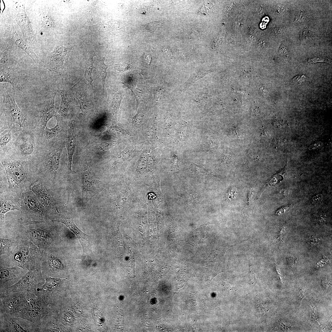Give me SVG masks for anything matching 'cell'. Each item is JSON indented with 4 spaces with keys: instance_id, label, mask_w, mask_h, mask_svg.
<instances>
[{
    "instance_id": "cell-23",
    "label": "cell",
    "mask_w": 332,
    "mask_h": 332,
    "mask_svg": "<svg viewBox=\"0 0 332 332\" xmlns=\"http://www.w3.org/2000/svg\"><path fill=\"white\" fill-rule=\"evenodd\" d=\"M18 268L17 267L11 268L0 267V287L4 286L5 283L16 278L18 276Z\"/></svg>"
},
{
    "instance_id": "cell-33",
    "label": "cell",
    "mask_w": 332,
    "mask_h": 332,
    "mask_svg": "<svg viewBox=\"0 0 332 332\" xmlns=\"http://www.w3.org/2000/svg\"><path fill=\"white\" fill-rule=\"evenodd\" d=\"M306 16V14L305 12L303 10H302L294 18V21L297 23H301L305 20Z\"/></svg>"
},
{
    "instance_id": "cell-39",
    "label": "cell",
    "mask_w": 332,
    "mask_h": 332,
    "mask_svg": "<svg viewBox=\"0 0 332 332\" xmlns=\"http://www.w3.org/2000/svg\"><path fill=\"white\" fill-rule=\"evenodd\" d=\"M310 34V31L309 29L306 28L303 29L301 32L300 37L303 39H306L309 38Z\"/></svg>"
},
{
    "instance_id": "cell-35",
    "label": "cell",
    "mask_w": 332,
    "mask_h": 332,
    "mask_svg": "<svg viewBox=\"0 0 332 332\" xmlns=\"http://www.w3.org/2000/svg\"><path fill=\"white\" fill-rule=\"evenodd\" d=\"M320 239L315 235H312L309 238L307 243L311 246H313L318 244L320 242Z\"/></svg>"
},
{
    "instance_id": "cell-3",
    "label": "cell",
    "mask_w": 332,
    "mask_h": 332,
    "mask_svg": "<svg viewBox=\"0 0 332 332\" xmlns=\"http://www.w3.org/2000/svg\"><path fill=\"white\" fill-rule=\"evenodd\" d=\"M3 98L0 109V133L15 124L19 125L20 129L35 127L28 121L26 115L16 104L13 94L6 88L3 89Z\"/></svg>"
},
{
    "instance_id": "cell-47",
    "label": "cell",
    "mask_w": 332,
    "mask_h": 332,
    "mask_svg": "<svg viewBox=\"0 0 332 332\" xmlns=\"http://www.w3.org/2000/svg\"><path fill=\"white\" fill-rule=\"evenodd\" d=\"M277 9L280 12H283L285 11L286 7L284 5L281 4L277 6Z\"/></svg>"
},
{
    "instance_id": "cell-38",
    "label": "cell",
    "mask_w": 332,
    "mask_h": 332,
    "mask_svg": "<svg viewBox=\"0 0 332 332\" xmlns=\"http://www.w3.org/2000/svg\"><path fill=\"white\" fill-rule=\"evenodd\" d=\"M323 196L322 194H318L314 196L312 199V203L317 204L320 202L322 200Z\"/></svg>"
},
{
    "instance_id": "cell-10",
    "label": "cell",
    "mask_w": 332,
    "mask_h": 332,
    "mask_svg": "<svg viewBox=\"0 0 332 332\" xmlns=\"http://www.w3.org/2000/svg\"><path fill=\"white\" fill-rule=\"evenodd\" d=\"M4 316L3 321L1 322V332H25L39 330L38 326L32 322L28 323L29 321L25 318L6 314H4Z\"/></svg>"
},
{
    "instance_id": "cell-46",
    "label": "cell",
    "mask_w": 332,
    "mask_h": 332,
    "mask_svg": "<svg viewBox=\"0 0 332 332\" xmlns=\"http://www.w3.org/2000/svg\"><path fill=\"white\" fill-rule=\"evenodd\" d=\"M14 259L18 262H22V255L20 252L16 254L14 256Z\"/></svg>"
},
{
    "instance_id": "cell-27",
    "label": "cell",
    "mask_w": 332,
    "mask_h": 332,
    "mask_svg": "<svg viewBox=\"0 0 332 332\" xmlns=\"http://www.w3.org/2000/svg\"><path fill=\"white\" fill-rule=\"evenodd\" d=\"M113 141H93L89 142L86 146L92 147L94 149L99 151H104L110 148L113 143Z\"/></svg>"
},
{
    "instance_id": "cell-48",
    "label": "cell",
    "mask_w": 332,
    "mask_h": 332,
    "mask_svg": "<svg viewBox=\"0 0 332 332\" xmlns=\"http://www.w3.org/2000/svg\"><path fill=\"white\" fill-rule=\"evenodd\" d=\"M288 192V190L286 189H284L282 191V193L283 194H287V192Z\"/></svg>"
},
{
    "instance_id": "cell-15",
    "label": "cell",
    "mask_w": 332,
    "mask_h": 332,
    "mask_svg": "<svg viewBox=\"0 0 332 332\" xmlns=\"http://www.w3.org/2000/svg\"><path fill=\"white\" fill-rule=\"evenodd\" d=\"M56 93H53L51 97L44 101L42 104L40 115L36 127L40 130L41 135L46 127L49 120L55 117L57 113L54 108V101Z\"/></svg>"
},
{
    "instance_id": "cell-16",
    "label": "cell",
    "mask_w": 332,
    "mask_h": 332,
    "mask_svg": "<svg viewBox=\"0 0 332 332\" xmlns=\"http://www.w3.org/2000/svg\"><path fill=\"white\" fill-rule=\"evenodd\" d=\"M16 20L24 38L30 41L35 47L37 44L36 37L23 5L18 9Z\"/></svg>"
},
{
    "instance_id": "cell-20",
    "label": "cell",
    "mask_w": 332,
    "mask_h": 332,
    "mask_svg": "<svg viewBox=\"0 0 332 332\" xmlns=\"http://www.w3.org/2000/svg\"><path fill=\"white\" fill-rule=\"evenodd\" d=\"M56 118V125L51 128L46 126L41 134L43 140L53 139L62 134L61 132L64 130L65 125L64 119L57 114Z\"/></svg>"
},
{
    "instance_id": "cell-12",
    "label": "cell",
    "mask_w": 332,
    "mask_h": 332,
    "mask_svg": "<svg viewBox=\"0 0 332 332\" xmlns=\"http://www.w3.org/2000/svg\"><path fill=\"white\" fill-rule=\"evenodd\" d=\"M31 190L41 203L47 211H53L59 213L58 202L55 194L38 182L31 188Z\"/></svg>"
},
{
    "instance_id": "cell-11",
    "label": "cell",
    "mask_w": 332,
    "mask_h": 332,
    "mask_svg": "<svg viewBox=\"0 0 332 332\" xmlns=\"http://www.w3.org/2000/svg\"><path fill=\"white\" fill-rule=\"evenodd\" d=\"M27 291H19L1 296V313L12 316L15 315L23 305Z\"/></svg>"
},
{
    "instance_id": "cell-36",
    "label": "cell",
    "mask_w": 332,
    "mask_h": 332,
    "mask_svg": "<svg viewBox=\"0 0 332 332\" xmlns=\"http://www.w3.org/2000/svg\"><path fill=\"white\" fill-rule=\"evenodd\" d=\"M306 78V77L303 75H297L292 80L290 83L292 84H299L303 81Z\"/></svg>"
},
{
    "instance_id": "cell-13",
    "label": "cell",
    "mask_w": 332,
    "mask_h": 332,
    "mask_svg": "<svg viewBox=\"0 0 332 332\" xmlns=\"http://www.w3.org/2000/svg\"><path fill=\"white\" fill-rule=\"evenodd\" d=\"M21 211L42 216L47 211L32 190L23 193L20 198Z\"/></svg>"
},
{
    "instance_id": "cell-42",
    "label": "cell",
    "mask_w": 332,
    "mask_h": 332,
    "mask_svg": "<svg viewBox=\"0 0 332 332\" xmlns=\"http://www.w3.org/2000/svg\"><path fill=\"white\" fill-rule=\"evenodd\" d=\"M291 206H289L285 207H282L278 210L276 212V214L278 215H279L284 212H286L289 209Z\"/></svg>"
},
{
    "instance_id": "cell-34",
    "label": "cell",
    "mask_w": 332,
    "mask_h": 332,
    "mask_svg": "<svg viewBox=\"0 0 332 332\" xmlns=\"http://www.w3.org/2000/svg\"><path fill=\"white\" fill-rule=\"evenodd\" d=\"M41 20L43 25L45 27H51L52 24V20L49 15H43L41 18Z\"/></svg>"
},
{
    "instance_id": "cell-9",
    "label": "cell",
    "mask_w": 332,
    "mask_h": 332,
    "mask_svg": "<svg viewBox=\"0 0 332 332\" xmlns=\"http://www.w3.org/2000/svg\"><path fill=\"white\" fill-rule=\"evenodd\" d=\"M71 49L72 47L62 45L55 47L47 58L46 68L50 71L57 72L63 70L67 65Z\"/></svg>"
},
{
    "instance_id": "cell-44",
    "label": "cell",
    "mask_w": 332,
    "mask_h": 332,
    "mask_svg": "<svg viewBox=\"0 0 332 332\" xmlns=\"http://www.w3.org/2000/svg\"><path fill=\"white\" fill-rule=\"evenodd\" d=\"M286 233V231L285 227H283L280 231L279 236V239L282 242L283 241V238L285 235Z\"/></svg>"
},
{
    "instance_id": "cell-7",
    "label": "cell",
    "mask_w": 332,
    "mask_h": 332,
    "mask_svg": "<svg viewBox=\"0 0 332 332\" xmlns=\"http://www.w3.org/2000/svg\"><path fill=\"white\" fill-rule=\"evenodd\" d=\"M52 221L64 224L75 234L82 247L83 253L81 257L82 259L93 256L92 249L94 239L93 235H87L81 231L75 224L72 218L65 217Z\"/></svg>"
},
{
    "instance_id": "cell-1",
    "label": "cell",
    "mask_w": 332,
    "mask_h": 332,
    "mask_svg": "<svg viewBox=\"0 0 332 332\" xmlns=\"http://www.w3.org/2000/svg\"><path fill=\"white\" fill-rule=\"evenodd\" d=\"M0 164L5 172L8 188L5 192L20 199L31 190L40 180V174L34 162L12 154L0 155Z\"/></svg>"
},
{
    "instance_id": "cell-40",
    "label": "cell",
    "mask_w": 332,
    "mask_h": 332,
    "mask_svg": "<svg viewBox=\"0 0 332 332\" xmlns=\"http://www.w3.org/2000/svg\"><path fill=\"white\" fill-rule=\"evenodd\" d=\"M278 52L280 54L284 57L288 56L287 49L284 45L283 44L281 45L280 46Z\"/></svg>"
},
{
    "instance_id": "cell-30",
    "label": "cell",
    "mask_w": 332,
    "mask_h": 332,
    "mask_svg": "<svg viewBox=\"0 0 332 332\" xmlns=\"http://www.w3.org/2000/svg\"><path fill=\"white\" fill-rule=\"evenodd\" d=\"M12 241L11 239L0 238V255L6 254L11 245Z\"/></svg>"
},
{
    "instance_id": "cell-4",
    "label": "cell",
    "mask_w": 332,
    "mask_h": 332,
    "mask_svg": "<svg viewBox=\"0 0 332 332\" xmlns=\"http://www.w3.org/2000/svg\"><path fill=\"white\" fill-rule=\"evenodd\" d=\"M19 130L11 151L7 154H12L23 159L33 160L43 142L40 130L37 127Z\"/></svg>"
},
{
    "instance_id": "cell-14",
    "label": "cell",
    "mask_w": 332,
    "mask_h": 332,
    "mask_svg": "<svg viewBox=\"0 0 332 332\" xmlns=\"http://www.w3.org/2000/svg\"><path fill=\"white\" fill-rule=\"evenodd\" d=\"M68 126V134L66 139L65 146L68 155V187L70 188L72 185V159L76 143L77 131L75 117L69 121Z\"/></svg>"
},
{
    "instance_id": "cell-31",
    "label": "cell",
    "mask_w": 332,
    "mask_h": 332,
    "mask_svg": "<svg viewBox=\"0 0 332 332\" xmlns=\"http://www.w3.org/2000/svg\"><path fill=\"white\" fill-rule=\"evenodd\" d=\"M122 97V95L120 92L116 93L114 95L113 99V109L115 113L117 112L119 110Z\"/></svg>"
},
{
    "instance_id": "cell-37",
    "label": "cell",
    "mask_w": 332,
    "mask_h": 332,
    "mask_svg": "<svg viewBox=\"0 0 332 332\" xmlns=\"http://www.w3.org/2000/svg\"><path fill=\"white\" fill-rule=\"evenodd\" d=\"M326 62L330 63V61L329 59L322 57H313L308 59V62L310 63H315L317 62Z\"/></svg>"
},
{
    "instance_id": "cell-28",
    "label": "cell",
    "mask_w": 332,
    "mask_h": 332,
    "mask_svg": "<svg viewBox=\"0 0 332 332\" xmlns=\"http://www.w3.org/2000/svg\"><path fill=\"white\" fill-rule=\"evenodd\" d=\"M105 57L102 58L99 61L97 68V70L101 77L103 90L105 85V80L107 74L106 69L108 67L110 66L105 64Z\"/></svg>"
},
{
    "instance_id": "cell-32",
    "label": "cell",
    "mask_w": 332,
    "mask_h": 332,
    "mask_svg": "<svg viewBox=\"0 0 332 332\" xmlns=\"http://www.w3.org/2000/svg\"><path fill=\"white\" fill-rule=\"evenodd\" d=\"M19 252L22 255V262H26L27 260L30 256V253L28 249L25 247H22L20 249Z\"/></svg>"
},
{
    "instance_id": "cell-43",
    "label": "cell",
    "mask_w": 332,
    "mask_h": 332,
    "mask_svg": "<svg viewBox=\"0 0 332 332\" xmlns=\"http://www.w3.org/2000/svg\"><path fill=\"white\" fill-rule=\"evenodd\" d=\"M151 61V57L149 55H147L144 57L143 62L145 65L149 66Z\"/></svg>"
},
{
    "instance_id": "cell-45",
    "label": "cell",
    "mask_w": 332,
    "mask_h": 332,
    "mask_svg": "<svg viewBox=\"0 0 332 332\" xmlns=\"http://www.w3.org/2000/svg\"><path fill=\"white\" fill-rule=\"evenodd\" d=\"M327 259L325 256H323V258L319 261L317 263V265L318 266L322 267L326 264L327 262Z\"/></svg>"
},
{
    "instance_id": "cell-29",
    "label": "cell",
    "mask_w": 332,
    "mask_h": 332,
    "mask_svg": "<svg viewBox=\"0 0 332 332\" xmlns=\"http://www.w3.org/2000/svg\"><path fill=\"white\" fill-rule=\"evenodd\" d=\"M48 262L49 267L53 270L59 271L63 268V265L59 259L53 256L48 258Z\"/></svg>"
},
{
    "instance_id": "cell-25",
    "label": "cell",
    "mask_w": 332,
    "mask_h": 332,
    "mask_svg": "<svg viewBox=\"0 0 332 332\" xmlns=\"http://www.w3.org/2000/svg\"><path fill=\"white\" fill-rule=\"evenodd\" d=\"M31 234L34 239L42 242H49L53 239L49 231L41 227L33 229Z\"/></svg>"
},
{
    "instance_id": "cell-17",
    "label": "cell",
    "mask_w": 332,
    "mask_h": 332,
    "mask_svg": "<svg viewBox=\"0 0 332 332\" xmlns=\"http://www.w3.org/2000/svg\"><path fill=\"white\" fill-rule=\"evenodd\" d=\"M19 131V128L14 125L0 133V155L11 151Z\"/></svg>"
},
{
    "instance_id": "cell-26",
    "label": "cell",
    "mask_w": 332,
    "mask_h": 332,
    "mask_svg": "<svg viewBox=\"0 0 332 332\" xmlns=\"http://www.w3.org/2000/svg\"><path fill=\"white\" fill-rule=\"evenodd\" d=\"M94 54H91L88 61L85 63V73L84 77L88 81L89 84L92 87L93 91H94L93 81V80L92 77V73L93 69H96L93 66V57Z\"/></svg>"
},
{
    "instance_id": "cell-18",
    "label": "cell",
    "mask_w": 332,
    "mask_h": 332,
    "mask_svg": "<svg viewBox=\"0 0 332 332\" xmlns=\"http://www.w3.org/2000/svg\"><path fill=\"white\" fill-rule=\"evenodd\" d=\"M0 214L1 219L4 218L8 211L17 210L21 211L20 199L15 196L4 192L0 194Z\"/></svg>"
},
{
    "instance_id": "cell-5",
    "label": "cell",
    "mask_w": 332,
    "mask_h": 332,
    "mask_svg": "<svg viewBox=\"0 0 332 332\" xmlns=\"http://www.w3.org/2000/svg\"><path fill=\"white\" fill-rule=\"evenodd\" d=\"M48 303L33 292L27 291L26 299L19 311L14 316L25 318L38 326L48 314Z\"/></svg>"
},
{
    "instance_id": "cell-2",
    "label": "cell",
    "mask_w": 332,
    "mask_h": 332,
    "mask_svg": "<svg viewBox=\"0 0 332 332\" xmlns=\"http://www.w3.org/2000/svg\"><path fill=\"white\" fill-rule=\"evenodd\" d=\"M66 139L61 135L53 139L43 140L33 160L40 173L39 182L51 190L57 175Z\"/></svg>"
},
{
    "instance_id": "cell-8",
    "label": "cell",
    "mask_w": 332,
    "mask_h": 332,
    "mask_svg": "<svg viewBox=\"0 0 332 332\" xmlns=\"http://www.w3.org/2000/svg\"><path fill=\"white\" fill-rule=\"evenodd\" d=\"M36 274L33 271L26 273L15 283L8 287L1 289L0 296L14 292L22 291L34 292L42 285Z\"/></svg>"
},
{
    "instance_id": "cell-24",
    "label": "cell",
    "mask_w": 332,
    "mask_h": 332,
    "mask_svg": "<svg viewBox=\"0 0 332 332\" xmlns=\"http://www.w3.org/2000/svg\"><path fill=\"white\" fill-rule=\"evenodd\" d=\"M74 96L78 100L83 113L91 115L94 113L93 107L91 102L87 100L80 93L78 92L75 93Z\"/></svg>"
},
{
    "instance_id": "cell-41",
    "label": "cell",
    "mask_w": 332,
    "mask_h": 332,
    "mask_svg": "<svg viewBox=\"0 0 332 332\" xmlns=\"http://www.w3.org/2000/svg\"><path fill=\"white\" fill-rule=\"evenodd\" d=\"M130 67V65L128 64H117L116 65L117 69L120 71H125L127 69H128Z\"/></svg>"
},
{
    "instance_id": "cell-6",
    "label": "cell",
    "mask_w": 332,
    "mask_h": 332,
    "mask_svg": "<svg viewBox=\"0 0 332 332\" xmlns=\"http://www.w3.org/2000/svg\"><path fill=\"white\" fill-rule=\"evenodd\" d=\"M79 165L81 171L82 204L85 207L88 201L103 189L104 184L96 177L86 157L83 156L81 158Z\"/></svg>"
},
{
    "instance_id": "cell-22",
    "label": "cell",
    "mask_w": 332,
    "mask_h": 332,
    "mask_svg": "<svg viewBox=\"0 0 332 332\" xmlns=\"http://www.w3.org/2000/svg\"><path fill=\"white\" fill-rule=\"evenodd\" d=\"M57 91L61 97V102L58 113L61 117L65 119L69 115L70 97L67 92L65 89H59Z\"/></svg>"
},
{
    "instance_id": "cell-21",
    "label": "cell",
    "mask_w": 332,
    "mask_h": 332,
    "mask_svg": "<svg viewBox=\"0 0 332 332\" xmlns=\"http://www.w3.org/2000/svg\"><path fill=\"white\" fill-rule=\"evenodd\" d=\"M12 35L16 45L24 51L38 65L39 62L38 57L28 44L19 36L13 26L12 29Z\"/></svg>"
},
{
    "instance_id": "cell-19",
    "label": "cell",
    "mask_w": 332,
    "mask_h": 332,
    "mask_svg": "<svg viewBox=\"0 0 332 332\" xmlns=\"http://www.w3.org/2000/svg\"><path fill=\"white\" fill-rule=\"evenodd\" d=\"M0 82L9 83L16 89L22 92V88L20 83L18 76L15 71L11 68H1Z\"/></svg>"
}]
</instances>
